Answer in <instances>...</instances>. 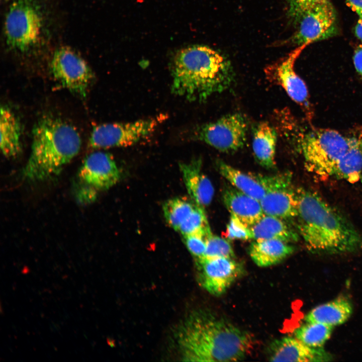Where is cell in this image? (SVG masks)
Instances as JSON below:
<instances>
[{"label":"cell","mask_w":362,"mask_h":362,"mask_svg":"<svg viewBox=\"0 0 362 362\" xmlns=\"http://www.w3.org/2000/svg\"><path fill=\"white\" fill-rule=\"evenodd\" d=\"M296 191L298 230L309 250L337 254L361 248V236L338 211L313 191Z\"/></svg>","instance_id":"1"},{"label":"cell","mask_w":362,"mask_h":362,"mask_svg":"<svg viewBox=\"0 0 362 362\" xmlns=\"http://www.w3.org/2000/svg\"><path fill=\"white\" fill-rule=\"evenodd\" d=\"M196 261L201 286L215 296L224 294L243 270L235 258L203 257Z\"/></svg>","instance_id":"12"},{"label":"cell","mask_w":362,"mask_h":362,"mask_svg":"<svg viewBox=\"0 0 362 362\" xmlns=\"http://www.w3.org/2000/svg\"><path fill=\"white\" fill-rule=\"evenodd\" d=\"M178 339L184 358L194 361L241 360L253 342L246 331L206 311L191 316L181 327Z\"/></svg>","instance_id":"2"},{"label":"cell","mask_w":362,"mask_h":362,"mask_svg":"<svg viewBox=\"0 0 362 362\" xmlns=\"http://www.w3.org/2000/svg\"><path fill=\"white\" fill-rule=\"evenodd\" d=\"M78 197L83 203L93 201L96 197V191L86 187H83L79 191Z\"/></svg>","instance_id":"33"},{"label":"cell","mask_w":362,"mask_h":362,"mask_svg":"<svg viewBox=\"0 0 362 362\" xmlns=\"http://www.w3.org/2000/svg\"><path fill=\"white\" fill-rule=\"evenodd\" d=\"M353 62L355 70L362 82V45L358 46L354 50Z\"/></svg>","instance_id":"32"},{"label":"cell","mask_w":362,"mask_h":362,"mask_svg":"<svg viewBox=\"0 0 362 362\" xmlns=\"http://www.w3.org/2000/svg\"><path fill=\"white\" fill-rule=\"evenodd\" d=\"M247 121L240 113L226 115L217 120L200 126L196 132L197 139L223 152L241 148L246 141Z\"/></svg>","instance_id":"10"},{"label":"cell","mask_w":362,"mask_h":362,"mask_svg":"<svg viewBox=\"0 0 362 362\" xmlns=\"http://www.w3.org/2000/svg\"><path fill=\"white\" fill-rule=\"evenodd\" d=\"M354 33L356 37L362 42V19H358L354 28Z\"/></svg>","instance_id":"35"},{"label":"cell","mask_w":362,"mask_h":362,"mask_svg":"<svg viewBox=\"0 0 362 362\" xmlns=\"http://www.w3.org/2000/svg\"><path fill=\"white\" fill-rule=\"evenodd\" d=\"M276 119L280 133L297 144L307 169L317 176L332 178L349 148L351 133L343 134L330 129L302 131L290 111L281 113Z\"/></svg>","instance_id":"5"},{"label":"cell","mask_w":362,"mask_h":362,"mask_svg":"<svg viewBox=\"0 0 362 362\" xmlns=\"http://www.w3.org/2000/svg\"><path fill=\"white\" fill-rule=\"evenodd\" d=\"M307 45L297 47L286 56L267 66L266 79L281 86L289 97L302 109L307 120L311 121L314 113L307 86L295 69V62Z\"/></svg>","instance_id":"7"},{"label":"cell","mask_w":362,"mask_h":362,"mask_svg":"<svg viewBox=\"0 0 362 362\" xmlns=\"http://www.w3.org/2000/svg\"><path fill=\"white\" fill-rule=\"evenodd\" d=\"M204 257L235 258V253L231 245L226 239L212 233L207 238Z\"/></svg>","instance_id":"29"},{"label":"cell","mask_w":362,"mask_h":362,"mask_svg":"<svg viewBox=\"0 0 362 362\" xmlns=\"http://www.w3.org/2000/svg\"><path fill=\"white\" fill-rule=\"evenodd\" d=\"M1 150L8 158H15L22 152L21 127L15 114L8 107L2 106L0 117Z\"/></svg>","instance_id":"23"},{"label":"cell","mask_w":362,"mask_h":362,"mask_svg":"<svg viewBox=\"0 0 362 362\" xmlns=\"http://www.w3.org/2000/svg\"><path fill=\"white\" fill-rule=\"evenodd\" d=\"M222 197L231 215L236 216L248 227L254 225L264 215L259 201L233 186L226 188Z\"/></svg>","instance_id":"18"},{"label":"cell","mask_w":362,"mask_h":362,"mask_svg":"<svg viewBox=\"0 0 362 362\" xmlns=\"http://www.w3.org/2000/svg\"><path fill=\"white\" fill-rule=\"evenodd\" d=\"M44 18L36 0H13L5 20V36L7 45L12 49L25 53L40 43Z\"/></svg>","instance_id":"6"},{"label":"cell","mask_w":362,"mask_h":362,"mask_svg":"<svg viewBox=\"0 0 362 362\" xmlns=\"http://www.w3.org/2000/svg\"><path fill=\"white\" fill-rule=\"evenodd\" d=\"M209 235L194 234L183 236L186 247L196 259L204 256L207 240Z\"/></svg>","instance_id":"31"},{"label":"cell","mask_w":362,"mask_h":362,"mask_svg":"<svg viewBox=\"0 0 362 362\" xmlns=\"http://www.w3.org/2000/svg\"><path fill=\"white\" fill-rule=\"evenodd\" d=\"M278 131L268 122H258L253 128L252 150L259 164L266 168L276 165V150Z\"/></svg>","instance_id":"20"},{"label":"cell","mask_w":362,"mask_h":362,"mask_svg":"<svg viewBox=\"0 0 362 362\" xmlns=\"http://www.w3.org/2000/svg\"><path fill=\"white\" fill-rule=\"evenodd\" d=\"M158 121L157 118H149L97 125L90 134L89 145L97 149L132 145L150 136L156 129Z\"/></svg>","instance_id":"8"},{"label":"cell","mask_w":362,"mask_h":362,"mask_svg":"<svg viewBox=\"0 0 362 362\" xmlns=\"http://www.w3.org/2000/svg\"><path fill=\"white\" fill-rule=\"evenodd\" d=\"M81 144L71 125L52 117L40 119L32 131L31 152L22 177L31 182L53 178L78 153Z\"/></svg>","instance_id":"4"},{"label":"cell","mask_w":362,"mask_h":362,"mask_svg":"<svg viewBox=\"0 0 362 362\" xmlns=\"http://www.w3.org/2000/svg\"><path fill=\"white\" fill-rule=\"evenodd\" d=\"M225 237L230 240L252 239V233L250 227L247 226L238 218L231 215L230 220L227 225L224 233Z\"/></svg>","instance_id":"30"},{"label":"cell","mask_w":362,"mask_h":362,"mask_svg":"<svg viewBox=\"0 0 362 362\" xmlns=\"http://www.w3.org/2000/svg\"><path fill=\"white\" fill-rule=\"evenodd\" d=\"M352 312L351 302L341 297L314 308L304 319L306 322H319L334 327L345 323Z\"/></svg>","instance_id":"22"},{"label":"cell","mask_w":362,"mask_h":362,"mask_svg":"<svg viewBox=\"0 0 362 362\" xmlns=\"http://www.w3.org/2000/svg\"><path fill=\"white\" fill-rule=\"evenodd\" d=\"M196 205L193 200L180 197L174 198L166 201L163 206V211L167 223L178 231L182 223L191 213Z\"/></svg>","instance_id":"26"},{"label":"cell","mask_w":362,"mask_h":362,"mask_svg":"<svg viewBox=\"0 0 362 362\" xmlns=\"http://www.w3.org/2000/svg\"><path fill=\"white\" fill-rule=\"evenodd\" d=\"M359 18L362 19V14L359 16Z\"/></svg>","instance_id":"36"},{"label":"cell","mask_w":362,"mask_h":362,"mask_svg":"<svg viewBox=\"0 0 362 362\" xmlns=\"http://www.w3.org/2000/svg\"><path fill=\"white\" fill-rule=\"evenodd\" d=\"M204 208L197 204L191 213L182 223L178 231L183 236L194 234L209 235L212 234Z\"/></svg>","instance_id":"27"},{"label":"cell","mask_w":362,"mask_h":362,"mask_svg":"<svg viewBox=\"0 0 362 362\" xmlns=\"http://www.w3.org/2000/svg\"><path fill=\"white\" fill-rule=\"evenodd\" d=\"M260 202L265 215L283 220L296 218L297 194L292 186L290 173L273 175L267 192Z\"/></svg>","instance_id":"13"},{"label":"cell","mask_w":362,"mask_h":362,"mask_svg":"<svg viewBox=\"0 0 362 362\" xmlns=\"http://www.w3.org/2000/svg\"><path fill=\"white\" fill-rule=\"evenodd\" d=\"M51 70L53 77L65 88L85 97L94 79L86 62L72 49L62 46L54 52Z\"/></svg>","instance_id":"9"},{"label":"cell","mask_w":362,"mask_h":362,"mask_svg":"<svg viewBox=\"0 0 362 362\" xmlns=\"http://www.w3.org/2000/svg\"><path fill=\"white\" fill-rule=\"evenodd\" d=\"M217 165L221 174L237 190L259 201L265 195L271 175L244 172L221 160Z\"/></svg>","instance_id":"17"},{"label":"cell","mask_w":362,"mask_h":362,"mask_svg":"<svg viewBox=\"0 0 362 362\" xmlns=\"http://www.w3.org/2000/svg\"><path fill=\"white\" fill-rule=\"evenodd\" d=\"M337 32L335 9L330 1L319 4L306 13L298 24V29L287 40L298 46L334 36Z\"/></svg>","instance_id":"11"},{"label":"cell","mask_w":362,"mask_h":362,"mask_svg":"<svg viewBox=\"0 0 362 362\" xmlns=\"http://www.w3.org/2000/svg\"><path fill=\"white\" fill-rule=\"evenodd\" d=\"M332 178L349 183L362 179V128L351 133L349 148L337 165Z\"/></svg>","instance_id":"19"},{"label":"cell","mask_w":362,"mask_h":362,"mask_svg":"<svg viewBox=\"0 0 362 362\" xmlns=\"http://www.w3.org/2000/svg\"><path fill=\"white\" fill-rule=\"evenodd\" d=\"M250 230L252 239H278L289 243L298 240L297 233L283 219L264 214Z\"/></svg>","instance_id":"24"},{"label":"cell","mask_w":362,"mask_h":362,"mask_svg":"<svg viewBox=\"0 0 362 362\" xmlns=\"http://www.w3.org/2000/svg\"><path fill=\"white\" fill-rule=\"evenodd\" d=\"M200 158L181 163L180 169L187 191L192 200L204 208L211 202L214 190L212 183L202 170Z\"/></svg>","instance_id":"16"},{"label":"cell","mask_w":362,"mask_h":362,"mask_svg":"<svg viewBox=\"0 0 362 362\" xmlns=\"http://www.w3.org/2000/svg\"><path fill=\"white\" fill-rule=\"evenodd\" d=\"M330 0H286V16L290 22L299 23L303 16L317 5Z\"/></svg>","instance_id":"28"},{"label":"cell","mask_w":362,"mask_h":362,"mask_svg":"<svg viewBox=\"0 0 362 362\" xmlns=\"http://www.w3.org/2000/svg\"><path fill=\"white\" fill-rule=\"evenodd\" d=\"M78 175L85 187L97 191L106 190L115 185L120 178V172L111 154L96 151L85 158Z\"/></svg>","instance_id":"14"},{"label":"cell","mask_w":362,"mask_h":362,"mask_svg":"<svg viewBox=\"0 0 362 362\" xmlns=\"http://www.w3.org/2000/svg\"><path fill=\"white\" fill-rule=\"evenodd\" d=\"M270 361H329L331 357L322 347H311L296 337H284L274 340L268 348Z\"/></svg>","instance_id":"15"},{"label":"cell","mask_w":362,"mask_h":362,"mask_svg":"<svg viewBox=\"0 0 362 362\" xmlns=\"http://www.w3.org/2000/svg\"><path fill=\"white\" fill-rule=\"evenodd\" d=\"M294 247L278 239L254 240L250 245L249 255L253 261L261 267L277 264L292 254Z\"/></svg>","instance_id":"21"},{"label":"cell","mask_w":362,"mask_h":362,"mask_svg":"<svg viewBox=\"0 0 362 362\" xmlns=\"http://www.w3.org/2000/svg\"><path fill=\"white\" fill-rule=\"evenodd\" d=\"M171 73L172 93L189 101L199 102L226 90L234 77L225 57L204 45L179 51L174 57Z\"/></svg>","instance_id":"3"},{"label":"cell","mask_w":362,"mask_h":362,"mask_svg":"<svg viewBox=\"0 0 362 362\" xmlns=\"http://www.w3.org/2000/svg\"><path fill=\"white\" fill-rule=\"evenodd\" d=\"M346 4L358 16L362 14V0H345Z\"/></svg>","instance_id":"34"},{"label":"cell","mask_w":362,"mask_h":362,"mask_svg":"<svg viewBox=\"0 0 362 362\" xmlns=\"http://www.w3.org/2000/svg\"><path fill=\"white\" fill-rule=\"evenodd\" d=\"M333 326L319 322H306L296 328V338L311 347H322L330 338Z\"/></svg>","instance_id":"25"}]
</instances>
